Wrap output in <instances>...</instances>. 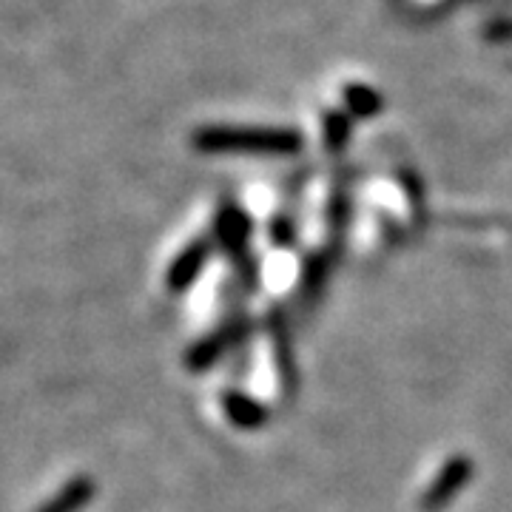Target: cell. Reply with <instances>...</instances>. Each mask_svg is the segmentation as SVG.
Here are the masks:
<instances>
[{
	"label": "cell",
	"mask_w": 512,
	"mask_h": 512,
	"mask_svg": "<svg viewBox=\"0 0 512 512\" xmlns=\"http://www.w3.org/2000/svg\"><path fill=\"white\" fill-rule=\"evenodd\" d=\"M194 146L205 154H245V157H291L302 148V134L293 128H234L211 126L194 134Z\"/></svg>",
	"instance_id": "6da1fadb"
},
{
	"label": "cell",
	"mask_w": 512,
	"mask_h": 512,
	"mask_svg": "<svg viewBox=\"0 0 512 512\" xmlns=\"http://www.w3.org/2000/svg\"><path fill=\"white\" fill-rule=\"evenodd\" d=\"M473 478V458L453 456L444 461L436 478L427 484V490L421 495V512H441L447 504H453L461 490L470 484Z\"/></svg>",
	"instance_id": "7a4b0ae2"
},
{
	"label": "cell",
	"mask_w": 512,
	"mask_h": 512,
	"mask_svg": "<svg viewBox=\"0 0 512 512\" xmlns=\"http://www.w3.org/2000/svg\"><path fill=\"white\" fill-rule=\"evenodd\" d=\"M217 239L220 245L228 251V254L239 259V265L245 262V254H248V242H251V220L245 217V211L237 208L234 202H225L217 214Z\"/></svg>",
	"instance_id": "3957f363"
},
{
	"label": "cell",
	"mask_w": 512,
	"mask_h": 512,
	"mask_svg": "<svg viewBox=\"0 0 512 512\" xmlns=\"http://www.w3.org/2000/svg\"><path fill=\"white\" fill-rule=\"evenodd\" d=\"M208 256H211V242L208 239H197L185 248L183 254L177 256L165 274V282H168V291L171 293H183L194 285V279L202 274V268L208 265Z\"/></svg>",
	"instance_id": "277c9868"
},
{
	"label": "cell",
	"mask_w": 512,
	"mask_h": 512,
	"mask_svg": "<svg viewBox=\"0 0 512 512\" xmlns=\"http://www.w3.org/2000/svg\"><path fill=\"white\" fill-rule=\"evenodd\" d=\"M242 333H245V322H231V325H225L217 333H211V336H205L200 339L194 348L188 350V356H185V365L191 367V370H205V367H211L217 359H220L222 353H228V350L237 345L239 339H242Z\"/></svg>",
	"instance_id": "5b68a950"
},
{
	"label": "cell",
	"mask_w": 512,
	"mask_h": 512,
	"mask_svg": "<svg viewBox=\"0 0 512 512\" xmlns=\"http://www.w3.org/2000/svg\"><path fill=\"white\" fill-rule=\"evenodd\" d=\"M222 410L239 430H262L268 424V410L256 399H251L248 393H239V390L222 393Z\"/></svg>",
	"instance_id": "8992f818"
},
{
	"label": "cell",
	"mask_w": 512,
	"mask_h": 512,
	"mask_svg": "<svg viewBox=\"0 0 512 512\" xmlns=\"http://www.w3.org/2000/svg\"><path fill=\"white\" fill-rule=\"evenodd\" d=\"M94 498L92 478H74L37 512H80Z\"/></svg>",
	"instance_id": "52a82bcc"
},
{
	"label": "cell",
	"mask_w": 512,
	"mask_h": 512,
	"mask_svg": "<svg viewBox=\"0 0 512 512\" xmlns=\"http://www.w3.org/2000/svg\"><path fill=\"white\" fill-rule=\"evenodd\" d=\"M350 109L356 111L359 117H365V114H373V111L379 109V97L373 92H367V89H350Z\"/></svg>",
	"instance_id": "ba28073f"
},
{
	"label": "cell",
	"mask_w": 512,
	"mask_h": 512,
	"mask_svg": "<svg viewBox=\"0 0 512 512\" xmlns=\"http://www.w3.org/2000/svg\"><path fill=\"white\" fill-rule=\"evenodd\" d=\"M345 140H348V120H345V117H330L328 146L333 148V151H339V148L345 146Z\"/></svg>",
	"instance_id": "9c48e42d"
}]
</instances>
